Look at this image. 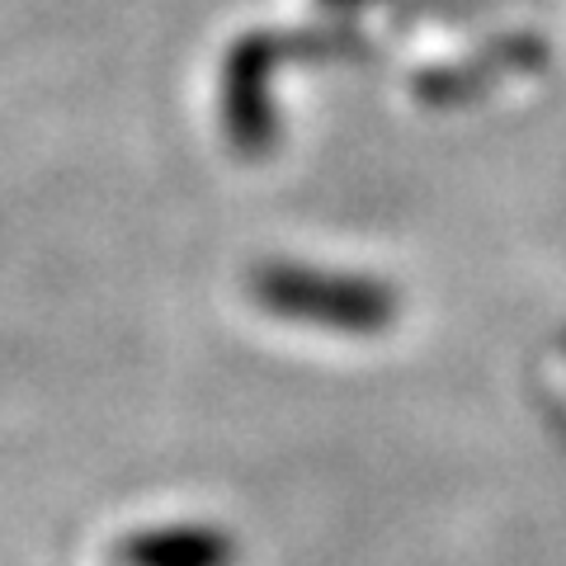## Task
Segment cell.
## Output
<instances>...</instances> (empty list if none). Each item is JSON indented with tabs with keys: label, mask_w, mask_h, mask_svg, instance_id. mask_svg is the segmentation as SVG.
Here are the masks:
<instances>
[{
	"label": "cell",
	"mask_w": 566,
	"mask_h": 566,
	"mask_svg": "<svg viewBox=\"0 0 566 566\" xmlns=\"http://www.w3.org/2000/svg\"><path fill=\"white\" fill-rule=\"evenodd\" d=\"M255 293L270 312L316 326H374L382 316L374 289L307 270H264L255 274Z\"/></svg>",
	"instance_id": "obj_1"
},
{
	"label": "cell",
	"mask_w": 566,
	"mask_h": 566,
	"mask_svg": "<svg viewBox=\"0 0 566 566\" xmlns=\"http://www.w3.org/2000/svg\"><path fill=\"white\" fill-rule=\"evenodd\" d=\"M123 566H227L232 562V538L218 528H151L118 547Z\"/></svg>",
	"instance_id": "obj_2"
}]
</instances>
